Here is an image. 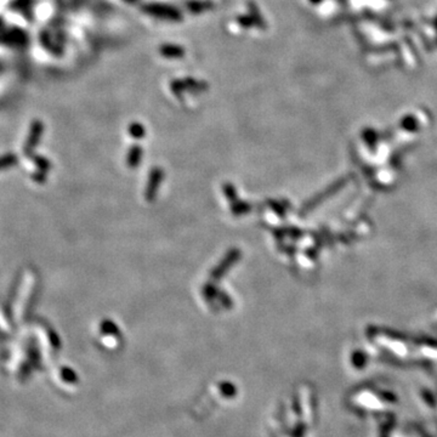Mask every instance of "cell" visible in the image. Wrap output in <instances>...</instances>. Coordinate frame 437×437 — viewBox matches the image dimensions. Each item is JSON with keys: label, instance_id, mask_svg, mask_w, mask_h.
I'll return each instance as SVG.
<instances>
[]
</instances>
